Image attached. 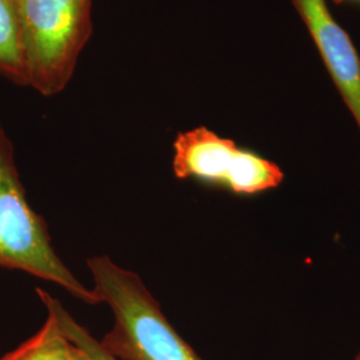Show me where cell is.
I'll return each instance as SVG.
<instances>
[{"mask_svg": "<svg viewBox=\"0 0 360 360\" xmlns=\"http://www.w3.org/2000/svg\"><path fill=\"white\" fill-rule=\"evenodd\" d=\"M0 75L26 86L16 0H0Z\"/></svg>", "mask_w": 360, "mask_h": 360, "instance_id": "cell-6", "label": "cell"}, {"mask_svg": "<svg viewBox=\"0 0 360 360\" xmlns=\"http://www.w3.org/2000/svg\"><path fill=\"white\" fill-rule=\"evenodd\" d=\"M26 86L65 90L92 35V0H16Z\"/></svg>", "mask_w": 360, "mask_h": 360, "instance_id": "cell-3", "label": "cell"}, {"mask_svg": "<svg viewBox=\"0 0 360 360\" xmlns=\"http://www.w3.org/2000/svg\"><path fill=\"white\" fill-rule=\"evenodd\" d=\"M70 347L71 342L47 311V319L38 331L0 360H70Z\"/></svg>", "mask_w": 360, "mask_h": 360, "instance_id": "cell-7", "label": "cell"}, {"mask_svg": "<svg viewBox=\"0 0 360 360\" xmlns=\"http://www.w3.org/2000/svg\"><path fill=\"white\" fill-rule=\"evenodd\" d=\"M70 360H91L90 356L82 351L80 348H77V346H74L71 343V347H70Z\"/></svg>", "mask_w": 360, "mask_h": 360, "instance_id": "cell-9", "label": "cell"}, {"mask_svg": "<svg viewBox=\"0 0 360 360\" xmlns=\"http://www.w3.org/2000/svg\"><path fill=\"white\" fill-rule=\"evenodd\" d=\"M172 169L178 179L206 180L232 193L254 195L276 188L283 171L276 163L239 148L207 127L179 132L174 142Z\"/></svg>", "mask_w": 360, "mask_h": 360, "instance_id": "cell-4", "label": "cell"}, {"mask_svg": "<svg viewBox=\"0 0 360 360\" xmlns=\"http://www.w3.org/2000/svg\"><path fill=\"white\" fill-rule=\"evenodd\" d=\"M335 3H343L345 0H334Z\"/></svg>", "mask_w": 360, "mask_h": 360, "instance_id": "cell-10", "label": "cell"}, {"mask_svg": "<svg viewBox=\"0 0 360 360\" xmlns=\"http://www.w3.org/2000/svg\"><path fill=\"white\" fill-rule=\"evenodd\" d=\"M356 360H360V354H359V355H358V359H356Z\"/></svg>", "mask_w": 360, "mask_h": 360, "instance_id": "cell-11", "label": "cell"}, {"mask_svg": "<svg viewBox=\"0 0 360 360\" xmlns=\"http://www.w3.org/2000/svg\"><path fill=\"white\" fill-rule=\"evenodd\" d=\"M94 291L114 315L112 328L101 340L117 360H202L172 327L138 274L108 257L87 260Z\"/></svg>", "mask_w": 360, "mask_h": 360, "instance_id": "cell-1", "label": "cell"}, {"mask_svg": "<svg viewBox=\"0 0 360 360\" xmlns=\"http://www.w3.org/2000/svg\"><path fill=\"white\" fill-rule=\"evenodd\" d=\"M37 294L41 303L46 306L47 311L51 312L56 318L67 339L74 346L84 351L90 356L91 360H117L102 347L98 339H95L82 324H79L71 316V314L63 307V304L56 297L43 291L41 288H37Z\"/></svg>", "mask_w": 360, "mask_h": 360, "instance_id": "cell-8", "label": "cell"}, {"mask_svg": "<svg viewBox=\"0 0 360 360\" xmlns=\"http://www.w3.org/2000/svg\"><path fill=\"white\" fill-rule=\"evenodd\" d=\"M0 267L27 272L65 288L87 304L101 303L58 257L46 221L27 200L15 151L0 124Z\"/></svg>", "mask_w": 360, "mask_h": 360, "instance_id": "cell-2", "label": "cell"}, {"mask_svg": "<svg viewBox=\"0 0 360 360\" xmlns=\"http://www.w3.org/2000/svg\"><path fill=\"white\" fill-rule=\"evenodd\" d=\"M343 102L360 129V58L347 32L339 26L327 0H291Z\"/></svg>", "mask_w": 360, "mask_h": 360, "instance_id": "cell-5", "label": "cell"}]
</instances>
